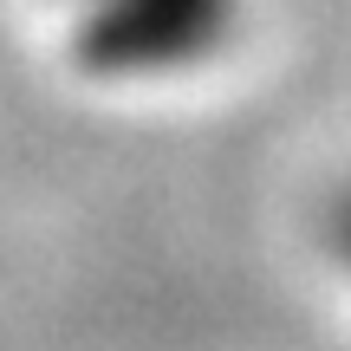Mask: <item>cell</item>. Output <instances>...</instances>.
Masks as SVG:
<instances>
[{
  "label": "cell",
  "mask_w": 351,
  "mask_h": 351,
  "mask_svg": "<svg viewBox=\"0 0 351 351\" xmlns=\"http://www.w3.org/2000/svg\"><path fill=\"white\" fill-rule=\"evenodd\" d=\"M345 241H351V215H345Z\"/></svg>",
  "instance_id": "obj_1"
}]
</instances>
